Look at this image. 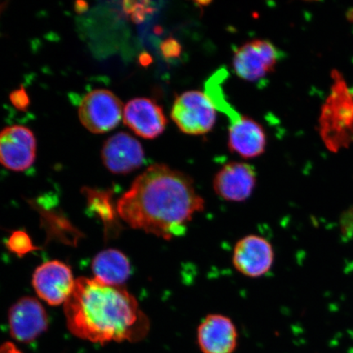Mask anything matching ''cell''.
<instances>
[{"label": "cell", "mask_w": 353, "mask_h": 353, "mask_svg": "<svg viewBox=\"0 0 353 353\" xmlns=\"http://www.w3.org/2000/svg\"><path fill=\"white\" fill-rule=\"evenodd\" d=\"M205 208L193 181L165 165L148 168L119 200V216L131 228L170 241L183 236Z\"/></svg>", "instance_id": "6da1fadb"}, {"label": "cell", "mask_w": 353, "mask_h": 353, "mask_svg": "<svg viewBox=\"0 0 353 353\" xmlns=\"http://www.w3.org/2000/svg\"><path fill=\"white\" fill-rule=\"evenodd\" d=\"M64 311L70 333L94 343L139 342L150 330L148 316L129 291L94 278L76 280Z\"/></svg>", "instance_id": "7a4b0ae2"}, {"label": "cell", "mask_w": 353, "mask_h": 353, "mask_svg": "<svg viewBox=\"0 0 353 353\" xmlns=\"http://www.w3.org/2000/svg\"><path fill=\"white\" fill-rule=\"evenodd\" d=\"M331 92L322 108L320 131L330 151L353 145V91L338 72H334Z\"/></svg>", "instance_id": "3957f363"}, {"label": "cell", "mask_w": 353, "mask_h": 353, "mask_svg": "<svg viewBox=\"0 0 353 353\" xmlns=\"http://www.w3.org/2000/svg\"><path fill=\"white\" fill-rule=\"evenodd\" d=\"M171 118L184 134H205L215 125V105L204 92H185L176 97L171 110Z\"/></svg>", "instance_id": "277c9868"}, {"label": "cell", "mask_w": 353, "mask_h": 353, "mask_svg": "<svg viewBox=\"0 0 353 353\" xmlns=\"http://www.w3.org/2000/svg\"><path fill=\"white\" fill-rule=\"evenodd\" d=\"M123 105L112 92L97 90L88 92L79 108V121L88 131L105 134L121 123Z\"/></svg>", "instance_id": "5b68a950"}, {"label": "cell", "mask_w": 353, "mask_h": 353, "mask_svg": "<svg viewBox=\"0 0 353 353\" xmlns=\"http://www.w3.org/2000/svg\"><path fill=\"white\" fill-rule=\"evenodd\" d=\"M280 52L266 39H254L238 48L233 57V68L238 77L254 82L273 72Z\"/></svg>", "instance_id": "8992f818"}, {"label": "cell", "mask_w": 353, "mask_h": 353, "mask_svg": "<svg viewBox=\"0 0 353 353\" xmlns=\"http://www.w3.org/2000/svg\"><path fill=\"white\" fill-rule=\"evenodd\" d=\"M76 280L72 269L63 262H46L35 269L32 284L38 296L51 306L68 301Z\"/></svg>", "instance_id": "52a82bcc"}, {"label": "cell", "mask_w": 353, "mask_h": 353, "mask_svg": "<svg viewBox=\"0 0 353 353\" xmlns=\"http://www.w3.org/2000/svg\"><path fill=\"white\" fill-rule=\"evenodd\" d=\"M37 139L28 128L13 125L0 132V164L12 171H24L34 164Z\"/></svg>", "instance_id": "ba28073f"}, {"label": "cell", "mask_w": 353, "mask_h": 353, "mask_svg": "<svg viewBox=\"0 0 353 353\" xmlns=\"http://www.w3.org/2000/svg\"><path fill=\"white\" fill-rule=\"evenodd\" d=\"M274 262V251L270 242L262 236L250 235L241 238L233 250L234 267L242 275L263 276L270 271Z\"/></svg>", "instance_id": "9c48e42d"}, {"label": "cell", "mask_w": 353, "mask_h": 353, "mask_svg": "<svg viewBox=\"0 0 353 353\" xmlns=\"http://www.w3.org/2000/svg\"><path fill=\"white\" fill-rule=\"evenodd\" d=\"M8 324L13 339L21 343H30L46 332L48 316L37 299L23 297L13 304L8 312Z\"/></svg>", "instance_id": "30bf717a"}, {"label": "cell", "mask_w": 353, "mask_h": 353, "mask_svg": "<svg viewBox=\"0 0 353 353\" xmlns=\"http://www.w3.org/2000/svg\"><path fill=\"white\" fill-rule=\"evenodd\" d=\"M103 164L112 173L126 174L143 164L142 145L126 132H118L107 140L101 151Z\"/></svg>", "instance_id": "8fae6325"}, {"label": "cell", "mask_w": 353, "mask_h": 353, "mask_svg": "<svg viewBox=\"0 0 353 353\" xmlns=\"http://www.w3.org/2000/svg\"><path fill=\"white\" fill-rule=\"evenodd\" d=\"M256 173L252 166L242 162H231L224 165L214 180L217 195L230 202H243L254 192Z\"/></svg>", "instance_id": "7c38bea8"}, {"label": "cell", "mask_w": 353, "mask_h": 353, "mask_svg": "<svg viewBox=\"0 0 353 353\" xmlns=\"http://www.w3.org/2000/svg\"><path fill=\"white\" fill-rule=\"evenodd\" d=\"M123 122L142 138L153 139L163 134L167 118L156 101L145 98L129 101L123 109Z\"/></svg>", "instance_id": "4fadbf2b"}, {"label": "cell", "mask_w": 353, "mask_h": 353, "mask_svg": "<svg viewBox=\"0 0 353 353\" xmlns=\"http://www.w3.org/2000/svg\"><path fill=\"white\" fill-rule=\"evenodd\" d=\"M238 342L235 324L229 317L210 314L197 329V343L203 353H233Z\"/></svg>", "instance_id": "5bb4252c"}, {"label": "cell", "mask_w": 353, "mask_h": 353, "mask_svg": "<svg viewBox=\"0 0 353 353\" xmlns=\"http://www.w3.org/2000/svg\"><path fill=\"white\" fill-rule=\"evenodd\" d=\"M231 121L228 137L230 151L245 159L261 156L267 145L263 128L246 117L238 116Z\"/></svg>", "instance_id": "9a60e30c"}, {"label": "cell", "mask_w": 353, "mask_h": 353, "mask_svg": "<svg viewBox=\"0 0 353 353\" xmlns=\"http://www.w3.org/2000/svg\"><path fill=\"white\" fill-rule=\"evenodd\" d=\"M94 279L105 285L122 286L129 279L131 266L129 259L121 251L108 249L95 256L92 263Z\"/></svg>", "instance_id": "2e32d148"}, {"label": "cell", "mask_w": 353, "mask_h": 353, "mask_svg": "<svg viewBox=\"0 0 353 353\" xmlns=\"http://www.w3.org/2000/svg\"><path fill=\"white\" fill-rule=\"evenodd\" d=\"M86 193L92 209H94L105 223L112 222L114 215L110 193L90 189L86 190Z\"/></svg>", "instance_id": "e0dca14e"}, {"label": "cell", "mask_w": 353, "mask_h": 353, "mask_svg": "<svg viewBox=\"0 0 353 353\" xmlns=\"http://www.w3.org/2000/svg\"><path fill=\"white\" fill-rule=\"evenodd\" d=\"M8 247L12 252L19 255L28 254L34 249L32 241L23 232L13 233L8 241Z\"/></svg>", "instance_id": "ac0fdd59"}, {"label": "cell", "mask_w": 353, "mask_h": 353, "mask_svg": "<svg viewBox=\"0 0 353 353\" xmlns=\"http://www.w3.org/2000/svg\"><path fill=\"white\" fill-rule=\"evenodd\" d=\"M162 51L166 57H176L181 52V46L174 39H170L163 43Z\"/></svg>", "instance_id": "d6986e66"}, {"label": "cell", "mask_w": 353, "mask_h": 353, "mask_svg": "<svg viewBox=\"0 0 353 353\" xmlns=\"http://www.w3.org/2000/svg\"><path fill=\"white\" fill-rule=\"evenodd\" d=\"M0 353H23L19 350L14 343L11 342L3 343L0 345Z\"/></svg>", "instance_id": "ffe728a7"}]
</instances>
